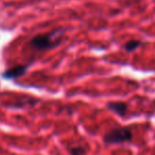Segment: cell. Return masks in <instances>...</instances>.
<instances>
[{
	"instance_id": "obj_1",
	"label": "cell",
	"mask_w": 155,
	"mask_h": 155,
	"mask_svg": "<svg viewBox=\"0 0 155 155\" xmlns=\"http://www.w3.org/2000/svg\"><path fill=\"white\" fill-rule=\"evenodd\" d=\"M62 38V30H55L53 32L39 34L30 40V47L36 51H45L53 49L60 43Z\"/></svg>"
},
{
	"instance_id": "obj_2",
	"label": "cell",
	"mask_w": 155,
	"mask_h": 155,
	"mask_svg": "<svg viewBox=\"0 0 155 155\" xmlns=\"http://www.w3.org/2000/svg\"><path fill=\"white\" fill-rule=\"evenodd\" d=\"M133 138L132 131L128 127H116L104 133V141L106 145H118L129 143Z\"/></svg>"
},
{
	"instance_id": "obj_3",
	"label": "cell",
	"mask_w": 155,
	"mask_h": 155,
	"mask_svg": "<svg viewBox=\"0 0 155 155\" xmlns=\"http://www.w3.org/2000/svg\"><path fill=\"white\" fill-rule=\"evenodd\" d=\"M27 71H28V65L25 64L15 65V67L5 70L2 73V77L4 79H16V78H19L25 75L27 73Z\"/></svg>"
},
{
	"instance_id": "obj_4",
	"label": "cell",
	"mask_w": 155,
	"mask_h": 155,
	"mask_svg": "<svg viewBox=\"0 0 155 155\" xmlns=\"http://www.w3.org/2000/svg\"><path fill=\"white\" fill-rule=\"evenodd\" d=\"M107 108L119 117H124L128 113L129 107L124 101H110L107 104Z\"/></svg>"
},
{
	"instance_id": "obj_5",
	"label": "cell",
	"mask_w": 155,
	"mask_h": 155,
	"mask_svg": "<svg viewBox=\"0 0 155 155\" xmlns=\"http://www.w3.org/2000/svg\"><path fill=\"white\" fill-rule=\"evenodd\" d=\"M69 152L71 155H86L87 154V147L84 145H73L69 147Z\"/></svg>"
},
{
	"instance_id": "obj_6",
	"label": "cell",
	"mask_w": 155,
	"mask_h": 155,
	"mask_svg": "<svg viewBox=\"0 0 155 155\" xmlns=\"http://www.w3.org/2000/svg\"><path fill=\"white\" fill-rule=\"evenodd\" d=\"M140 45H141L140 40H130L126 43V45H124V50L128 51V52H133V51H135L137 48L140 47Z\"/></svg>"
}]
</instances>
